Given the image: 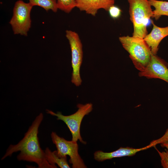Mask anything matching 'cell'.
<instances>
[{"mask_svg": "<svg viewBox=\"0 0 168 168\" xmlns=\"http://www.w3.org/2000/svg\"><path fill=\"white\" fill-rule=\"evenodd\" d=\"M44 118L42 113L37 116L25 133L23 138L17 144L10 145L1 160L20 152L17 156L19 161L36 163L39 168H54L46 160L44 151L41 148L38 137L39 126Z\"/></svg>", "mask_w": 168, "mask_h": 168, "instance_id": "6da1fadb", "label": "cell"}, {"mask_svg": "<svg viewBox=\"0 0 168 168\" xmlns=\"http://www.w3.org/2000/svg\"><path fill=\"white\" fill-rule=\"evenodd\" d=\"M130 19L133 25V36L143 39L148 34L147 25L153 11L148 0H128Z\"/></svg>", "mask_w": 168, "mask_h": 168, "instance_id": "7a4b0ae2", "label": "cell"}, {"mask_svg": "<svg viewBox=\"0 0 168 168\" xmlns=\"http://www.w3.org/2000/svg\"><path fill=\"white\" fill-rule=\"evenodd\" d=\"M119 40L129 53L135 68L139 71L143 70L149 63L152 54L143 39L127 35L119 37Z\"/></svg>", "mask_w": 168, "mask_h": 168, "instance_id": "3957f363", "label": "cell"}, {"mask_svg": "<svg viewBox=\"0 0 168 168\" xmlns=\"http://www.w3.org/2000/svg\"><path fill=\"white\" fill-rule=\"evenodd\" d=\"M77 110L74 113L69 115H64L61 112L55 113L51 110H47V113L57 117V119L64 122L69 129L72 135V141L77 142L79 140L81 142L85 144L81 135L80 128L82 121L84 117L88 115L93 109L91 103L85 104H78L77 105Z\"/></svg>", "mask_w": 168, "mask_h": 168, "instance_id": "277c9868", "label": "cell"}, {"mask_svg": "<svg viewBox=\"0 0 168 168\" xmlns=\"http://www.w3.org/2000/svg\"><path fill=\"white\" fill-rule=\"evenodd\" d=\"M33 7L30 2L25 3L21 0L16 2L9 22L15 34L27 35L31 27L30 13Z\"/></svg>", "mask_w": 168, "mask_h": 168, "instance_id": "5b68a950", "label": "cell"}, {"mask_svg": "<svg viewBox=\"0 0 168 168\" xmlns=\"http://www.w3.org/2000/svg\"><path fill=\"white\" fill-rule=\"evenodd\" d=\"M66 36L69 42L71 51L72 68L71 82L76 86H79L82 82L80 69L83 56L82 45L78 34L76 32L66 30Z\"/></svg>", "mask_w": 168, "mask_h": 168, "instance_id": "8992f818", "label": "cell"}, {"mask_svg": "<svg viewBox=\"0 0 168 168\" xmlns=\"http://www.w3.org/2000/svg\"><path fill=\"white\" fill-rule=\"evenodd\" d=\"M51 137L53 143L56 147L58 155L61 156H68L70 158L69 162L72 164V168H86L78 153V146L77 142L68 141L54 132L51 133Z\"/></svg>", "mask_w": 168, "mask_h": 168, "instance_id": "52a82bcc", "label": "cell"}, {"mask_svg": "<svg viewBox=\"0 0 168 168\" xmlns=\"http://www.w3.org/2000/svg\"><path fill=\"white\" fill-rule=\"evenodd\" d=\"M168 63L156 55L152 54L150 61L139 76L148 79L158 78L168 83Z\"/></svg>", "mask_w": 168, "mask_h": 168, "instance_id": "ba28073f", "label": "cell"}, {"mask_svg": "<svg viewBox=\"0 0 168 168\" xmlns=\"http://www.w3.org/2000/svg\"><path fill=\"white\" fill-rule=\"evenodd\" d=\"M155 145L154 143L151 142L150 144L146 147L139 148H135L130 147H121L118 149L111 152H106L101 151H98L94 153V157L96 161L102 162L115 158L132 156L140 151L146 150Z\"/></svg>", "mask_w": 168, "mask_h": 168, "instance_id": "9c48e42d", "label": "cell"}, {"mask_svg": "<svg viewBox=\"0 0 168 168\" xmlns=\"http://www.w3.org/2000/svg\"><path fill=\"white\" fill-rule=\"evenodd\" d=\"M76 7L81 11L95 16L99 10L103 9L108 11L114 5L115 0H76Z\"/></svg>", "mask_w": 168, "mask_h": 168, "instance_id": "30bf717a", "label": "cell"}, {"mask_svg": "<svg viewBox=\"0 0 168 168\" xmlns=\"http://www.w3.org/2000/svg\"><path fill=\"white\" fill-rule=\"evenodd\" d=\"M152 23L153 25L152 30L143 39L150 49L152 53L156 55L160 42L168 36V26L161 27L156 25L153 21Z\"/></svg>", "mask_w": 168, "mask_h": 168, "instance_id": "8fae6325", "label": "cell"}, {"mask_svg": "<svg viewBox=\"0 0 168 168\" xmlns=\"http://www.w3.org/2000/svg\"><path fill=\"white\" fill-rule=\"evenodd\" d=\"M44 151L46 160L54 168H57L56 164L61 168H70L67 156H61L58 155L57 151L52 152L48 147Z\"/></svg>", "mask_w": 168, "mask_h": 168, "instance_id": "7c38bea8", "label": "cell"}, {"mask_svg": "<svg viewBox=\"0 0 168 168\" xmlns=\"http://www.w3.org/2000/svg\"><path fill=\"white\" fill-rule=\"evenodd\" d=\"M151 6L155 8L152 17L156 20L162 16H168V2L158 0H148Z\"/></svg>", "mask_w": 168, "mask_h": 168, "instance_id": "4fadbf2b", "label": "cell"}, {"mask_svg": "<svg viewBox=\"0 0 168 168\" xmlns=\"http://www.w3.org/2000/svg\"><path fill=\"white\" fill-rule=\"evenodd\" d=\"M33 6H37L44 8L46 11L51 10L56 12L58 9L56 0H28Z\"/></svg>", "mask_w": 168, "mask_h": 168, "instance_id": "5bb4252c", "label": "cell"}, {"mask_svg": "<svg viewBox=\"0 0 168 168\" xmlns=\"http://www.w3.org/2000/svg\"><path fill=\"white\" fill-rule=\"evenodd\" d=\"M57 5L59 9L69 13L77 6L76 0H57Z\"/></svg>", "mask_w": 168, "mask_h": 168, "instance_id": "9a60e30c", "label": "cell"}, {"mask_svg": "<svg viewBox=\"0 0 168 168\" xmlns=\"http://www.w3.org/2000/svg\"><path fill=\"white\" fill-rule=\"evenodd\" d=\"M155 148L160 157L161 166L164 168H168V149H166L165 151L161 152L156 148Z\"/></svg>", "mask_w": 168, "mask_h": 168, "instance_id": "2e32d148", "label": "cell"}, {"mask_svg": "<svg viewBox=\"0 0 168 168\" xmlns=\"http://www.w3.org/2000/svg\"><path fill=\"white\" fill-rule=\"evenodd\" d=\"M108 11L110 16L114 19L118 18L121 15V10L114 5L111 6Z\"/></svg>", "mask_w": 168, "mask_h": 168, "instance_id": "e0dca14e", "label": "cell"}, {"mask_svg": "<svg viewBox=\"0 0 168 168\" xmlns=\"http://www.w3.org/2000/svg\"><path fill=\"white\" fill-rule=\"evenodd\" d=\"M162 147H164L168 149V139L161 143Z\"/></svg>", "mask_w": 168, "mask_h": 168, "instance_id": "ac0fdd59", "label": "cell"}]
</instances>
